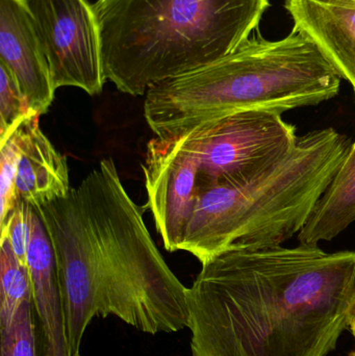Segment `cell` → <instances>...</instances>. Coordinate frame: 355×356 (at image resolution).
I'll list each match as a JSON object with an SVG mask.
<instances>
[{"label": "cell", "instance_id": "cell-1", "mask_svg": "<svg viewBox=\"0 0 355 356\" xmlns=\"http://www.w3.org/2000/svg\"><path fill=\"white\" fill-rule=\"evenodd\" d=\"M187 301L193 356H327L349 327L355 252L225 251L202 264Z\"/></svg>", "mask_w": 355, "mask_h": 356}, {"label": "cell", "instance_id": "cell-2", "mask_svg": "<svg viewBox=\"0 0 355 356\" xmlns=\"http://www.w3.org/2000/svg\"><path fill=\"white\" fill-rule=\"evenodd\" d=\"M341 79L318 45L293 29L279 41L248 39L212 64L156 83L144 116L156 137H177L233 113L317 106L339 94Z\"/></svg>", "mask_w": 355, "mask_h": 356}, {"label": "cell", "instance_id": "cell-3", "mask_svg": "<svg viewBox=\"0 0 355 356\" xmlns=\"http://www.w3.org/2000/svg\"><path fill=\"white\" fill-rule=\"evenodd\" d=\"M93 8L106 81L141 96L235 51L269 0H97Z\"/></svg>", "mask_w": 355, "mask_h": 356}, {"label": "cell", "instance_id": "cell-4", "mask_svg": "<svg viewBox=\"0 0 355 356\" xmlns=\"http://www.w3.org/2000/svg\"><path fill=\"white\" fill-rule=\"evenodd\" d=\"M350 146L335 129H316L256 175L198 191L181 250L202 265L225 251L281 246L308 223Z\"/></svg>", "mask_w": 355, "mask_h": 356}, {"label": "cell", "instance_id": "cell-5", "mask_svg": "<svg viewBox=\"0 0 355 356\" xmlns=\"http://www.w3.org/2000/svg\"><path fill=\"white\" fill-rule=\"evenodd\" d=\"M77 188L97 257L98 317L150 334L188 328V288L160 254L114 161L102 160Z\"/></svg>", "mask_w": 355, "mask_h": 356}, {"label": "cell", "instance_id": "cell-6", "mask_svg": "<svg viewBox=\"0 0 355 356\" xmlns=\"http://www.w3.org/2000/svg\"><path fill=\"white\" fill-rule=\"evenodd\" d=\"M197 163V193L243 179L279 161L297 142L296 127L273 111H243L183 134Z\"/></svg>", "mask_w": 355, "mask_h": 356}, {"label": "cell", "instance_id": "cell-7", "mask_svg": "<svg viewBox=\"0 0 355 356\" xmlns=\"http://www.w3.org/2000/svg\"><path fill=\"white\" fill-rule=\"evenodd\" d=\"M56 253L70 356H81L83 334L98 316L99 282L93 234L79 188L35 207Z\"/></svg>", "mask_w": 355, "mask_h": 356}, {"label": "cell", "instance_id": "cell-8", "mask_svg": "<svg viewBox=\"0 0 355 356\" xmlns=\"http://www.w3.org/2000/svg\"><path fill=\"white\" fill-rule=\"evenodd\" d=\"M56 89L102 92L104 77L97 17L88 0H24Z\"/></svg>", "mask_w": 355, "mask_h": 356}, {"label": "cell", "instance_id": "cell-9", "mask_svg": "<svg viewBox=\"0 0 355 356\" xmlns=\"http://www.w3.org/2000/svg\"><path fill=\"white\" fill-rule=\"evenodd\" d=\"M147 207L165 248L181 250L197 199L198 167L183 136L154 137L143 165Z\"/></svg>", "mask_w": 355, "mask_h": 356}, {"label": "cell", "instance_id": "cell-10", "mask_svg": "<svg viewBox=\"0 0 355 356\" xmlns=\"http://www.w3.org/2000/svg\"><path fill=\"white\" fill-rule=\"evenodd\" d=\"M0 64L14 75L31 110L46 114L56 89L24 0H0Z\"/></svg>", "mask_w": 355, "mask_h": 356}, {"label": "cell", "instance_id": "cell-11", "mask_svg": "<svg viewBox=\"0 0 355 356\" xmlns=\"http://www.w3.org/2000/svg\"><path fill=\"white\" fill-rule=\"evenodd\" d=\"M31 222L26 266L33 288L35 315L41 330V356H70L56 253L45 224L33 207Z\"/></svg>", "mask_w": 355, "mask_h": 356}, {"label": "cell", "instance_id": "cell-12", "mask_svg": "<svg viewBox=\"0 0 355 356\" xmlns=\"http://www.w3.org/2000/svg\"><path fill=\"white\" fill-rule=\"evenodd\" d=\"M41 115L33 112L16 129L19 144L16 188L33 207L66 198L72 188L68 162L40 129Z\"/></svg>", "mask_w": 355, "mask_h": 356}, {"label": "cell", "instance_id": "cell-13", "mask_svg": "<svg viewBox=\"0 0 355 356\" xmlns=\"http://www.w3.org/2000/svg\"><path fill=\"white\" fill-rule=\"evenodd\" d=\"M294 29L320 48L355 95V0H286Z\"/></svg>", "mask_w": 355, "mask_h": 356}, {"label": "cell", "instance_id": "cell-14", "mask_svg": "<svg viewBox=\"0 0 355 356\" xmlns=\"http://www.w3.org/2000/svg\"><path fill=\"white\" fill-rule=\"evenodd\" d=\"M355 222V141L341 167L298 234L300 244L318 246L333 240Z\"/></svg>", "mask_w": 355, "mask_h": 356}, {"label": "cell", "instance_id": "cell-15", "mask_svg": "<svg viewBox=\"0 0 355 356\" xmlns=\"http://www.w3.org/2000/svg\"><path fill=\"white\" fill-rule=\"evenodd\" d=\"M0 330H2L12 324L23 303L33 300L28 268L17 259L8 238H0Z\"/></svg>", "mask_w": 355, "mask_h": 356}, {"label": "cell", "instance_id": "cell-16", "mask_svg": "<svg viewBox=\"0 0 355 356\" xmlns=\"http://www.w3.org/2000/svg\"><path fill=\"white\" fill-rule=\"evenodd\" d=\"M33 302L26 301L8 327L0 330V355L38 356Z\"/></svg>", "mask_w": 355, "mask_h": 356}, {"label": "cell", "instance_id": "cell-17", "mask_svg": "<svg viewBox=\"0 0 355 356\" xmlns=\"http://www.w3.org/2000/svg\"><path fill=\"white\" fill-rule=\"evenodd\" d=\"M33 113L14 75L0 64V143Z\"/></svg>", "mask_w": 355, "mask_h": 356}, {"label": "cell", "instance_id": "cell-18", "mask_svg": "<svg viewBox=\"0 0 355 356\" xmlns=\"http://www.w3.org/2000/svg\"><path fill=\"white\" fill-rule=\"evenodd\" d=\"M18 161L19 144L14 131L0 143V229L21 199L16 188Z\"/></svg>", "mask_w": 355, "mask_h": 356}, {"label": "cell", "instance_id": "cell-19", "mask_svg": "<svg viewBox=\"0 0 355 356\" xmlns=\"http://www.w3.org/2000/svg\"><path fill=\"white\" fill-rule=\"evenodd\" d=\"M31 205L20 199L8 217L6 225L0 229V238H8L15 255L24 266H26L31 241Z\"/></svg>", "mask_w": 355, "mask_h": 356}, {"label": "cell", "instance_id": "cell-20", "mask_svg": "<svg viewBox=\"0 0 355 356\" xmlns=\"http://www.w3.org/2000/svg\"><path fill=\"white\" fill-rule=\"evenodd\" d=\"M349 328L355 337V303L354 307H352V314H350Z\"/></svg>", "mask_w": 355, "mask_h": 356}, {"label": "cell", "instance_id": "cell-21", "mask_svg": "<svg viewBox=\"0 0 355 356\" xmlns=\"http://www.w3.org/2000/svg\"><path fill=\"white\" fill-rule=\"evenodd\" d=\"M350 356H355V351L354 353H352V355H350Z\"/></svg>", "mask_w": 355, "mask_h": 356}]
</instances>
